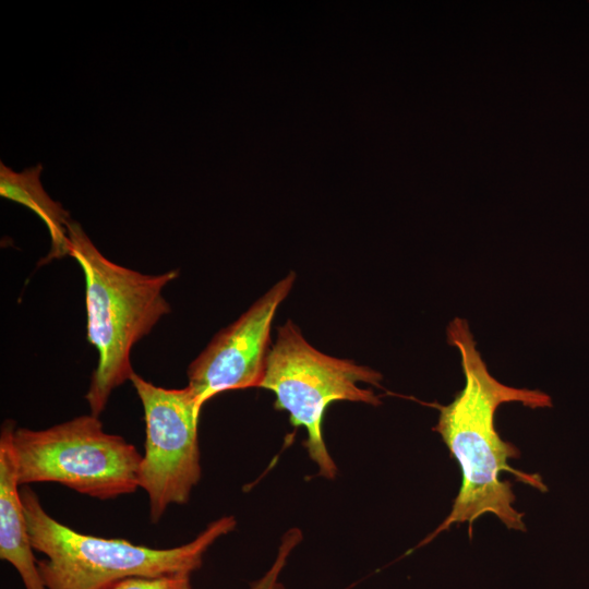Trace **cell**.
Masks as SVG:
<instances>
[{
    "instance_id": "cell-4",
    "label": "cell",
    "mask_w": 589,
    "mask_h": 589,
    "mask_svg": "<svg viewBox=\"0 0 589 589\" xmlns=\"http://www.w3.org/2000/svg\"><path fill=\"white\" fill-rule=\"evenodd\" d=\"M381 381L382 374L369 366L318 351L289 320L277 329L260 387L275 394V408L287 411L292 425L306 430L304 445L318 474L334 479L337 466L322 430L325 409L341 400L381 405L373 390L359 386L366 383L380 387Z\"/></svg>"
},
{
    "instance_id": "cell-11",
    "label": "cell",
    "mask_w": 589,
    "mask_h": 589,
    "mask_svg": "<svg viewBox=\"0 0 589 589\" xmlns=\"http://www.w3.org/2000/svg\"><path fill=\"white\" fill-rule=\"evenodd\" d=\"M106 589H193L191 575L134 576L118 580Z\"/></svg>"
},
{
    "instance_id": "cell-5",
    "label": "cell",
    "mask_w": 589,
    "mask_h": 589,
    "mask_svg": "<svg viewBox=\"0 0 589 589\" xmlns=\"http://www.w3.org/2000/svg\"><path fill=\"white\" fill-rule=\"evenodd\" d=\"M12 446L19 482H55L81 494L110 500L135 492L143 455L85 414L45 430L15 428Z\"/></svg>"
},
{
    "instance_id": "cell-1",
    "label": "cell",
    "mask_w": 589,
    "mask_h": 589,
    "mask_svg": "<svg viewBox=\"0 0 589 589\" xmlns=\"http://www.w3.org/2000/svg\"><path fill=\"white\" fill-rule=\"evenodd\" d=\"M447 342L460 354L465 387L448 405L433 404L440 411L433 431L446 444L461 471V485L452 510L441 525L419 546L431 541L454 524L468 522L471 536L473 522L485 514L497 517L508 529L526 531L524 514L514 507L515 494L501 472L541 492L548 488L538 473H528L508 465L520 456L518 448L501 438L495 428V413L505 402H520L531 409L552 406L551 397L538 389L507 386L493 377L476 348V341L465 318L455 317L446 328Z\"/></svg>"
},
{
    "instance_id": "cell-2",
    "label": "cell",
    "mask_w": 589,
    "mask_h": 589,
    "mask_svg": "<svg viewBox=\"0 0 589 589\" xmlns=\"http://www.w3.org/2000/svg\"><path fill=\"white\" fill-rule=\"evenodd\" d=\"M68 236L69 255L85 278L87 339L98 352L85 399L91 414L99 417L112 390L134 374L132 347L171 312L163 290L179 273L148 275L118 265L99 252L76 221L69 223Z\"/></svg>"
},
{
    "instance_id": "cell-8",
    "label": "cell",
    "mask_w": 589,
    "mask_h": 589,
    "mask_svg": "<svg viewBox=\"0 0 589 589\" xmlns=\"http://www.w3.org/2000/svg\"><path fill=\"white\" fill-rule=\"evenodd\" d=\"M15 424L3 423L0 434V558L11 564L25 589H46L28 534L12 446Z\"/></svg>"
},
{
    "instance_id": "cell-10",
    "label": "cell",
    "mask_w": 589,
    "mask_h": 589,
    "mask_svg": "<svg viewBox=\"0 0 589 589\" xmlns=\"http://www.w3.org/2000/svg\"><path fill=\"white\" fill-rule=\"evenodd\" d=\"M302 541V532L298 528H291L283 536L276 556L269 568L255 581L249 589H286L281 581V573L284 572L288 560L294 549Z\"/></svg>"
},
{
    "instance_id": "cell-3",
    "label": "cell",
    "mask_w": 589,
    "mask_h": 589,
    "mask_svg": "<svg viewBox=\"0 0 589 589\" xmlns=\"http://www.w3.org/2000/svg\"><path fill=\"white\" fill-rule=\"evenodd\" d=\"M21 497L33 549L45 556L38 568L46 589H106L134 576L192 575L208 549L237 525L233 516H224L188 543L155 549L81 533L50 516L27 485L21 488Z\"/></svg>"
},
{
    "instance_id": "cell-7",
    "label": "cell",
    "mask_w": 589,
    "mask_h": 589,
    "mask_svg": "<svg viewBox=\"0 0 589 589\" xmlns=\"http://www.w3.org/2000/svg\"><path fill=\"white\" fill-rule=\"evenodd\" d=\"M294 279L290 272L276 283L240 317L219 330L190 363L187 386L202 407L220 393L260 387L272 347V323Z\"/></svg>"
},
{
    "instance_id": "cell-6",
    "label": "cell",
    "mask_w": 589,
    "mask_h": 589,
    "mask_svg": "<svg viewBox=\"0 0 589 589\" xmlns=\"http://www.w3.org/2000/svg\"><path fill=\"white\" fill-rule=\"evenodd\" d=\"M131 383L145 420V450L139 486L149 502V518L157 524L170 505H184L201 479L199 418L202 406L188 386L165 388L134 372Z\"/></svg>"
},
{
    "instance_id": "cell-9",
    "label": "cell",
    "mask_w": 589,
    "mask_h": 589,
    "mask_svg": "<svg viewBox=\"0 0 589 589\" xmlns=\"http://www.w3.org/2000/svg\"><path fill=\"white\" fill-rule=\"evenodd\" d=\"M43 166L27 168L16 172L0 163V195L20 203L33 211L46 225L51 248L45 262L69 255L68 225L69 212L59 202L53 201L40 182Z\"/></svg>"
}]
</instances>
